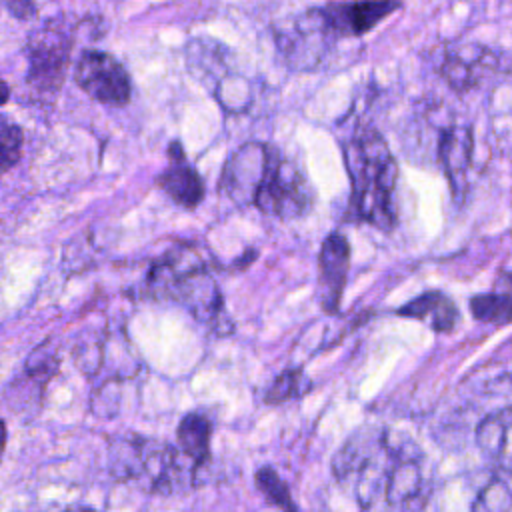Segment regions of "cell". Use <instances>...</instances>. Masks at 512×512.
<instances>
[{
	"label": "cell",
	"instance_id": "6da1fadb",
	"mask_svg": "<svg viewBox=\"0 0 512 512\" xmlns=\"http://www.w3.org/2000/svg\"><path fill=\"white\" fill-rule=\"evenodd\" d=\"M332 472L358 512H426L432 494L426 454L386 428L354 432L334 454Z\"/></svg>",
	"mask_w": 512,
	"mask_h": 512
},
{
	"label": "cell",
	"instance_id": "7a4b0ae2",
	"mask_svg": "<svg viewBox=\"0 0 512 512\" xmlns=\"http://www.w3.org/2000/svg\"><path fill=\"white\" fill-rule=\"evenodd\" d=\"M220 186L238 206H254L280 220L306 214L314 200V190L300 166L266 142L240 146L228 158Z\"/></svg>",
	"mask_w": 512,
	"mask_h": 512
},
{
	"label": "cell",
	"instance_id": "3957f363",
	"mask_svg": "<svg viewBox=\"0 0 512 512\" xmlns=\"http://www.w3.org/2000/svg\"><path fill=\"white\" fill-rule=\"evenodd\" d=\"M344 164L350 176L348 216L388 232L396 224L398 164L374 128L362 126L344 146Z\"/></svg>",
	"mask_w": 512,
	"mask_h": 512
},
{
	"label": "cell",
	"instance_id": "277c9868",
	"mask_svg": "<svg viewBox=\"0 0 512 512\" xmlns=\"http://www.w3.org/2000/svg\"><path fill=\"white\" fill-rule=\"evenodd\" d=\"M148 292L154 298L180 302L198 320L214 328H220V324L228 320L218 284L208 272L200 252L190 244L174 246L152 266Z\"/></svg>",
	"mask_w": 512,
	"mask_h": 512
},
{
	"label": "cell",
	"instance_id": "5b68a950",
	"mask_svg": "<svg viewBox=\"0 0 512 512\" xmlns=\"http://www.w3.org/2000/svg\"><path fill=\"white\" fill-rule=\"evenodd\" d=\"M198 466L170 444L126 436L110 446V474L120 482H136L152 494H174L196 482Z\"/></svg>",
	"mask_w": 512,
	"mask_h": 512
},
{
	"label": "cell",
	"instance_id": "8992f818",
	"mask_svg": "<svg viewBox=\"0 0 512 512\" xmlns=\"http://www.w3.org/2000/svg\"><path fill=\"white\" fill-rule=\"evenodd\" d=\"M70 50L72 36L64 26H60V20L46 24L28 38L26 82L36 96L54 98L58 94L66 74Z\"/></svg>",
	"mask_w": 512,
	"mask_h": 512
},
{
	"label": "cell",
	"instance_id": "52a82bcc",
	"mask_svg": "<svg viewBox=\"0 0 512 512\" xmlns=\"http://www.w3.org/2000/svg\"><path fill=\"white\" fill-rule=\"evenodd\" d=\"M74 80L88 96L102 104L120 108L130 100L128 72L108 52L86 50L74 68Z\"/></svg>",
	"mask_w": 512,
	"mask_h": 512
},
{
	"label": "cell",
	"instance_id": "ba28073f",
	"mask_svg": "<svg viewBox=\"0 0 512 512\" xmlns=\"http://www.w3.org/2000/svg\"><path fill=\"white\" fill-rule=\"evenodd\" d=\"M398 8L396 2H330L316 8V14L324 34L360 36Z\"/></svg>",
	"mask_w": 512,
	"mask_h": 512
},
{
	"label": "cell",
	"instance_id": "9c48e42d",
	"mask_svg": "<svg viewBox=\"0 0 512 512\" xmlns=\"http://www.w3.org/2000/svg\"><path fill=\"white\" fill-rule=\"evenodd\" d=\"M350 264V246L346 236L332 232L326 236L318 256V302L326 312H336Z\"/></svg>",
	"mask_w": 512,
	"mask_h": 512
},
{
	"label": "cell",
	"instance_id": "30bf717a",
	"mask_svg": "<svg viewBox=\"0 0 512 512\" xmlns=\"http://www.w3.org/2000/svg\"><path fill=\"white\" fill-rule=\"evenodd\" d=\"M170 164L158 174V186L180 206L194 208L204 198V182L196 168L188 164L180 142H172L168 148Z\"/></svg>",
	"mask_w": 512,
	"mask_h": 512
},
{
	"label": "cell",
	"instance_id": "8fae6325",
	"mask_svg": "<svg viewBox=\"0 0 512 512\" xmlns=\"http://www.w3.org/2000/svg\"><path fill=\"white\" fill-rule=\"evenodd\" d=\"M480 452L506 476H512V406L486 416L476 428Z\"/></svg>",
	"mask_w": 512,
	"mask_h": 512
},
{
	"label": "cell",
	"instance_id": "7c38bea8",
	"mask_svg": "<svg viewBox=\"0 0 512 512\" xmlns=\"http://www.w3.org/2000/svg\"><path fill=\"white\" fill-rule=\"evenodd\" d=\"M438 158L448 176L454 196L462 194L472 160V132L468 126H448L440 134Z\"/></svg>",
	"mask_w": 512,
	"mask_h": 512
},
{
	"label": "cell",
	"instance_id": "4fadbf2b",
	"mask_svg": "<svg viewBox=\"0 0 512 512\" xmlns=\"http://www.w3.org/2000/svg\"><path fill=\"white\" fill-rule=\"evenodd\" d=\"M396 314L422 320L436 332H450L456 324V318H458V310H456L454 302L438 290H430V292L420 294L412 302L398 308Z\"/></svg>",
	"mask_w": 512,
	"mask_h": 512
},
{
	"label": "cell",
	"instance_id": "5bb4252c",
	"mask_svg": "<svg viewBox=\"0 0 512 512\" xmlns=\"http://www.w3.org/2000/svg\"><path fill=\"white\" fill-rule=\"evenodd\" d=\"M180 452L198 468H202L210 460V438H212V422L200 414H186L176 430Z\"/></svg>",
	"mask_w": 512,
	"mask_h": 512
},
{
	"label": "cell",
	"instance_id": "9a60e30c",
	"mask_svg": "<svg viewBox=\"0 0 512 512\" xmlns=\"http://www.w3.org/2000/svg\"><path fill=\"white\" fill-rule=\"evenodd\" d=\"M470 312L490 324L512 322V274H502L492 292L470 298Z\"/></svg>",
	"mask_w": 512,
	"mask_h": 512
},
{
	"label": "cell",
	"instance_id": "2e32d148",
	"mask_svg": "<svg viewBox=\"0 0 512 512\" xmlns=\"http://www.w3.org/2000/svg\"><path fill=\"white\" fill-rule=\"evenodd\" d=\"M472 512H512V476H492L476 494Z\"/></svg>",
	"mask_w": 512,
	"mask_h": 512
},
{
	"label": "cell",
	"instance_id": "e0dca14e",
	"mask_svg": "<svg viewBox=\"0 0 512 512\" xmlns=\"http://www.w3.org/2000/svg\"><path fill=\"white\" fill-rule=\"evenodd\" d=\"M256 488L264 494V498L274 504L280 512H300L296 502L292 500L290 488L286 486V482L276 474L274 468L270 466H262L258 468L256 476H254Z\"/></svg>",
	"mask_w": 512,
	"mask_h": 512
},
{
	"label": "cell",
	"instance_id": "ac0fdd59",
	"mask_svg": "<svg viewBox=\"0 0 512 512\" xmlns=\"http://www.w3.org/2000/svg\"><path fill=\"white\" fill-rule=\"evenodd\" d=\"M312 382L300 368H290L284 370L268 388L266 392V402L268 404H278V402H288L294 398L304 396L310 390Z\"/></svg>",
	"mask_w": 512,
	"mask_h": 512
},
{
	"label": "cell",
	"instance_id": "d6986e66",
	"mask_svg": "<svg viewBox=\"0 0 512 512\" xmlns=\"http://www.w3.org/2000/svg\"><path fill=\"white\" fill-rule=\"evenodd\" d=\"M24 132L18 124L0 116V174L8 172L22 156Z\"/></svg>",
	"mask_w": 512,
	"mask_h": 512
},
{
	"label": "cell",
	"instance_id": "ffe728a7",
	"mask_svg": "<svg viewBox=\"0 0 512 512\" xmlns=\"http://www.w3.org/2000/svg\"><path fill=\"white\" fill-rule=\"evenodd\" d=\"M6 8L16 16V18H22V20H28L36 14V4L32 2H24V0H16V2H8Z\"/></svg>",
	"mask_w": 512,
	"mask_h": 512
},
{
	"label": "cell",
	"instance_id": "44dd1931",
	"mask_svg": "<svg viewBox=\"0 0 512 512\" xmlns=\"http://www.w3.org/2000/svg\"><path fill=\"white\" fill-rule=\"evenodd\" d=\"M6 438H8V434H6V424H4V420L0 418V462H2V456H4V450H6Z\"/></svg>",
	"mask_w": 512,
	"mask_h": 512
},
{
	"label": "cell",
	"instance_id": "7402d4cb",
	"mask_svg": "<svg viewBox=\"0 0 512 512\" xmlns=\"http://www.w3.org/2000/svg\"><path fill=\"white\" fill-rule=\"evenodd\" d=\"M8 96H10V86L4 80H0V106L8 102Z\"/></svg>",
	"mask_w": 512,
	"mask_h": 512
},
{
	"label": "cell",
	"instance_id": "603a6c76",
	"mask_svg": "<svg viewBox=\"0 0 512 512\" xmlns=\"http://www.w3.org/2000/svg\"><path fill=\"white\" fill-rule=\"evenodd\" d=\"M64 512H96V510L86 508V506H72V508H68V510H64Z\"/></svg>",
	"mask_w": 512,
	"mask_h": 512
}]
</instances>
